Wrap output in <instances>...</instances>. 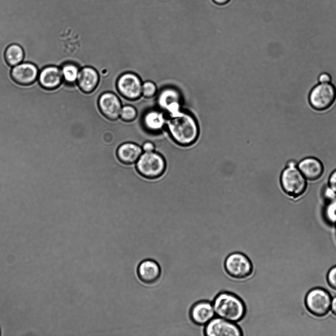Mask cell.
Instances as JSON below:
<instances>
[{"label": "cell", "mask_w": 336, "mask_h": 336, "mask_svg": "<svg viewBox=\"0 0 336 336\" xmlns=\"http://www.w3.org/2000/svg\"><path fill=\"white\" fill-rule=\"evenodd\" d=\"M332 298L326 290L319 287L311 289L305 298L307 310L313 315L322 317L326 315L331 309Z\"/></svg>", "instance_id": "7"}, {"label": "cell", "mask_w": 336, "mask_h": 336, "mask_svg": "<svg viewBox=\"0 0 336 336\" xmlns=\"http://www.w3.org/2000/svg\"><path fill=\"white\" fill-rule=\"evenodd\" d=\"M24 57L22 48L18 44H13L9 45L6 49L4 58L7 64L14 66L20 63Z\"/></svg>", "instance_id": "20"}, {"label": "cell", "mask_w": 336, "mask_h": 336, "mask_svg": "<svg viewBox=\"0 0 336 336\" xmlns=\"http://www.w3.org/2000/svg\"><path fill=\"white\" fill-rule=\"evenodd\" d=\"M203 332L206 336H243L241 328L236 323L217 316L204 326Z\"/></svg>", "instance_id": "9"}, {"label": "cell", "mask_w": 336, "mask_h": 336, "mask_svg": "<svg viewBox=\"0 0 336 336\" xmlns=\"http://www.w3.org/2000/svg\"><path fill=\"white\" fill-rule=\"evenodd\" d=\"M181 98L179 92L173 88H165L160 92L157 98V104L169 115L180 110Z\"/></svg>", "instance_id": "14"}, {"label": "cell", "mask_w": 336, "mask_h": 336, "mask_svg": "<svg viewBox=\"0 0 336 336\" xmlns=\"http://www.w3.org/2000/svg\"><path fill=\"white\" fill-rule=\"evenodd\" d=\"M214 2L218 4L222 5L227 3L230 0H213Z\"/></svg>", "instance_id": "30"}, {"label": "cell", "mask_w": 336, "mask_h": 336, "mask_svg": "<svg viewBox=\"0 0 336 336\" xmlns=\"http://www.w3.org/2000/svg\"><path fill=\"white\" fill-rule=\"evenodd\" d=\"M297 167L307 181H316L320 179L324 173L323 163L318 158L309 156L297 163Z\"/></svg>", "instance_id": "12"}, {"label": "cell", "mask_w": 336, "mask_h": 336, "mask_svg": "<svg viewBox=\"0 0 336 336\" xmlns=\"http://www.w3.org/2000/svg\"><path fill=\"white\" fill-rule=\"evenodd\" d=\"M98 104L100 112L106 119L115 121L120 117L122 104L114 93L107 92L102 93L98 99Z\"/></svg>", "instance_id": "10"}, {"label": "cell", "mask_w": 336, "mask_h": 336, "mask_svg": "<svg viewBox=\"0 0 336 336\" xmlns=\"http://www.w3.org/2000/svg\"><path fill=\"white\" fill-rule=\"evenodd\" d=\"M99 82V73L93 67L85 66L79 70L76 83L83 92L88 94L93 92Z\"/></svg>", "instance_id": "15"}, {"label": "cell", "mask_w": 336, "mask_h": 336, "mask_svg": "<svg viewBox=\"0 0 336 336\" xmlns=\"http://www.w3.org/2000/svg\"><path fill=\"white\" fill-rule=\"evenodd\" d=\"M142 123L147 131L157 133L163 129L166 124V119L162 112L150 110L144 115Z\"/></svg>", "instance_id": "19"}, {"label": "cell", "mask_w": 336, "mask_h": 336, "mask_svg": "<svg viewBox=\"0 0 336 336\" xmlns=\"http://www.w3.org/2000/svg\"><path fill=\"white\" fill-rule=\"evenodd\" d=\"M224 269L228 275L234 280L243 281L250 277L253 272V263L244 253L234 252L225 257Z\"/></svg>", "instance_id": "4"}, {"label": "cell", "mask_w": 336, "mask_h": 336, "mask_svg": "<svg viewBox=\"0 0 336 336\" xmlns=\"http://www.w3.org/2000/svg\"><path fill=\"white\" fill-rule=\"evenodd\" d=\"M331 81V77L330 75L326 72L321 73L318 77V81L320 83H330Z\"/></svg>", "instance_id": "27"}, {"label": "cell", "mask_w": 336, "mask_h": 336, "mask_svg": "<svg viewBox=\"0 0 336 336\" xmlns=\"http://www.w3.org/2000/svg\"><path fill=\"white\" fill-rule=\"evenodd\" d=\"M63 80L62 69L57 66H49L44 67L39 75L40 85L48 90L58 88L62 83Z\"/></svg>", "instance_id": "17"}, {"label": "cell", "mask_w": 336, "mask_h": 336, "mask_svg": "<svg viewBox=\"0 0 336 336\" xmlns=\"http://www.w3.org/2000/svg\"><path fill=\"white\" fill-rule=\"evenodd\" d=\"M142 151V148L137 144L126 142L118 147L116 154L120 162L125 164H131L136 162Z\"/></svg>", "instance_id": "18"}, {"label": "cell", "mask_w": 336, "mask_h": 336, "mask_svg": "<svg viewBox=\"0 0 336 336\" xmlns=\"http://www.w3.org/2000/svg\"><path fill=\"white\" fill-rule=\"evenodd\" d=\"M331 309L332 312L336 315V296L332 299Z\"/></svg>", "instance_id": "29"}, {"label": "cell", "mask_w": 336, "mask_h": 336, "mask_svg": "<svg viewBox=\"0 0 336 336\" xmlns=\"http://www.w3.org/2000/svg\"><path fill=\"white\" fill-rule=\"evenodd\" d=\"M137 115L136 109L132 105H127L122 106L120 117L123 121L130 122L134 120Z\"/></svg>", "instance_id": "23"}, {"label": "cell", "mask_w": 336, "mask_h": 336, "mask_svg": "<svg viewBox=\"0 0 336 336\" xmlns=\"http://www.w3.org/2000/svg\"><path fill=\"white\" fill-rule=\"evenodd\" d=\"M212 303L217 317L238 323L245 316L246 307L244 302L233 293L228 291L219 293L214 297Z\"/></svg>", "instance_id": "2"}, {"label": "cell", "mask_w": 336, "mask_h": 336, "mask_svg": "<svg viewBox=\"0 0 336 336\" xmlns=\"http://www.w3.org/2000/svg\"><path fill=\"white\" fill-rule=\"evenodd\" d=\"M336 99V88L331 83H319L309 92L308 100L311 106L317 111L330 108Z\"/></svg>", "instance_id": "6"}, {"label": "cell", "mask_w": 336, "mask_h": 336, "mask_svg": "<svg viewBox=\"0 0 336 336\" xmlns=\"http://www.w3.org/2000/svg\"><path fill=\"white\" fill-rule=\"evenodd\" d=\"M157 92V88L155 84L150 81H147L142 84V95L146 98L153 97Z\"/></svg>", "instance_id": "24"}, {"label": "cell", "mask_w": 336, "mask_h": 336, "mask_svg": "<svg viewBox=\"0 0 336 336\" xmlns=\"http://www.w3.org/2000/svg\"><path fill=\"white\" fill-rule=\"evenodd\" d=\"M327 187L336 197V169L333 171L329 176Z\"/></svg>", "instance_id": "26"}, {"label": "cell", "mask_w": 336, "mask_h": 336, "mask_svg": "<svg viewBox=\"0 0 336 336\" xmlns=\"http://www.w3.org/2000/svg\"><path fill=\"white\" fill-rule=\"evenodd\" d=\"M142 82L136 74L126 72L120 75L116 82L119 94L125 99L135 100L142 95Z\"/></svg>", "instance_id": "8"}, {"label": "cell", "mask_w": 336, "mask_h": 336, "mask_svg": "<svg viewBox=\"0 0 336 336\" xmlns=\"http://www.w3.org/2000/svg\"><path fill=\"white\" fill-rule=\"evenodd\" d=\"M327 280L330 286L336 290V266L332 267L329 271L327 274Z\"/></svg>", "instance_id": "25"}, {"label": "cell", "mask_w": 336, "mask_h": 336, "mask_svg": "<svg viewBox=\"0 0 336 336\" xmlns=\"http://www.w3.org/2000/svg\"><path fill=\"white\" fill-rule=\"evenodd\" d=\"M38 73V69L34 64L29 62L20 63L13 67L11 76L17 84L28 85L35 81Z\"/></svg>", "instance_id": "13"}, {"label": "cell", "mask_w": 336, "mask_h": 336, "mask_svg": "<svg viewBox=\"0 0 336 336\" xmlns=\"http://www.w3.org/2000/svg\"><path fill=\"white\" fill-rule=\"evenodd\" d=\"M137 274L139 279L144 283L152 284L160 278L161 269L154 260L147 259L141 261L138 266Z\"/></svg>", "instance_id": "16"}, {"label": "cell", "mask_w": 336, "mask_h": 336, "mask_svg": "<svg viewBox=\"0 0 336 336\" xmlns=\"http://www.w3.org/2000/svg\"><path fill=\"white\" fill-rule=\"evenodd\" d=\"M324 215L329 224L336 225V198L328 201L324 210Z\"/></svg>", "instance_id": "22"}, {"label": "cell", "mask_w": 336, "mask_h": 336, "mask_svg": "<svg viewBox=\"0 0 336 336\" xmlns=\"http://www.w3.org/2000/svg\"><path fill=\"white\" fill-rule=\"evenodd\" d=\"M136 168L142 177L150 179L161 176L166 168V162L164 157L155 152H144L136 162Z\"/></svg>", "instance_id": "5"}, {"label": "cell", "mask_w": 336, "mask_h": 336, "mask_svg": "<svg viewBox=\"0 0 336 336\" xmlns=\"http://www.w3.org/2000/svg\"><path fill=\"white\" fill-rule=\"evenodd\" d=\"M297 162L289 161L282 171L280 184L283 192L289 198L297 200L305 193L308 181L297 166Z\"/></svg>", "instance_id": "3"}, {"label": "cell", "mask_w": 336, "mask_h": 336, "mask_svg": "<svg viewBox=\"0 0 336 336\" xmlns=\"http://www.w3.org/2000/svg\"><path fill=\"white\" fill-rule=\"evenodd\" d=\"M190 318L194 324L204 326L215 317L212 302L202 300L195 303L190 309Z\"/></svg>", "instance_id": "11"}, {"label": "cell", "mask_w": 336, "mask_h": 336, "mask_svg": "<svg viewBox=\"0 0 336 336\" xmlns=\"http://www.w3.org/2000/svg\"><path fill=\"white\" fill-rule=\"evenodd\" d=\"M62 72L63 79L66 82L69 84L76 82L79 69L75 64L73 63L65 64L62 67Z\"/></svg>", "instance_id": "21"}, {"label": "cell", "mask_w": 336, "mask_h": 336, "mask_svg": "<svg viewBox=\"0 0 336 336\" xmlns=\"http://www.w3.org/2000/svg\"><path fill=\"white\" fill-rule=\"evenodd\" d=\"M169 116L167 127L174 142L184 147L193 144L199 134V128L195 119L181 110Z\"/></svg>", "instance_id": "1"}, {"label": "cell", "mask_w": 336, "mask_h": 336, "mask_svg": "<svg viewBox=\"0 0 336 336\" xmlns=\"http://www.w3.org/2000/svg\"><path fill=\"white\" fill-rule=\"evenodd\" d=\"M141 148L144 152H151L154 151L155 146L153 143L147 141L144 143Z\"/></svg>", "instance_id": "28"}]
</instances>
